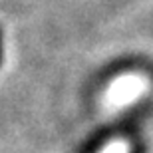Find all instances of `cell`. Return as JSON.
Segmentation results:
<instances>
[{
	"instance_id": "cell-1",
	"label": "cell",
	"mask_w": 153,
	"mask_h": 153,
	"mask_svg": "<svg viewBox=\"0 0 153 153\" xmlns=\"http://www.w3.org/2000/svg\"><path fill=\"white\" fill-rule=\"evenodd\" d=\"M2 56H4V42H2V26H0V66H2Z\"/></svg>"
}]
</instances>
